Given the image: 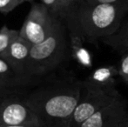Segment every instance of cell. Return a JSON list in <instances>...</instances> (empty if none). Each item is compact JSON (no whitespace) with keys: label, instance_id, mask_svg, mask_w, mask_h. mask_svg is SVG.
<instances>
[{"label":"cell","instance_id":"1","mask_svg":"<svg viewBox=\"0 0 128 127\" xmlns=\"http://www.w3.org/2000/svg\"><path fill=\"white\" fill-rule=\"evenodd\" d=\"M127 12L128 1L90 5L82 0L70 10L64 21L72 35L95 44L116 31Z\"/></svg>","mask_w":128,"mask_h":127},{"label":"cell","instance_id":"2","mask_svg":"<svg viewBox=\"0 0 128 127\" xmlns=\"http://www.w3.org/2000/svg\"><path fill=\"white\" fill-rule=\"evenodd\" d=\"M79 98L80 82H67L39 89L24 99L37 116L39 127H66Z\"/></svg>","mask_w":128,"mask_h":127},{"label":"cell","instance_id":"3","mask_svg":"<svg viewBox=\"0 0 128 127\" xmlns=\"http://www.w3.org/2000/svg\"><path fill=\"white\" fill-rule=\"evenodd\" d=\"M68 40L63 21L58 20L51 34L42 43L30 46L26 77H38L54 70L67 53Z\"/></svg>","mask_w":128,"mask_h":127},{"label":"cell","instance_id":"4","mask_svg":"<svg viewBox=\"0 0 128 127\" xmlns=\"http://www.w3.org/2000/svg\"><path fill=\"white\" fill-rule=\"evenodd\" d=\"M120 92L115 83L98 84L89 78L80 82V98L66 127H80L97 111L118 98Z\"/></svg>","mask_w":128,"mask_h":127},{"label":"cell","instance_id":"5","mask_svg":"<svg viewBox=\"0 0 128 127\" xmlns=\"http://www.w3.org/2000/svg\"><path fill=\"white\" fill-rule=\"evenodd\" d=\"M58 20L42 3H33L18 34L30 45L40 44L51 34Z\"/></svg>","mask_w":128,"mask_h":127},{"label":"cell","instance_id":"6","mask_svg":"<svg viewBox=\"0 0 128 127\" xmlns=\"http://www.w3.org/2000/svg\"><path fill=\"white\" fill-rule=\"evenodd\" d=\"M0 126L39 127V122L24 98L6 96L0 101Z\"/></svg>","mask_w":128,"mask_h":127},{"label":"cell","instance_id":"7","mask_svg":"<svg viewBox=\"0 0 128 127\" xmlns=\"http://www.w3.org/2000/svg\"><path fill=\"white\" fill-rule=\"evenodd\" d=\"M127 112L126 102L122 96L97 111L80 127H118Z\"/></svg>","mask_w":128,"mask_h":127},{"label":"cell","instance_id":"8","mask_svg":"<svg viewBox=\"0 0 128 127\" xmlns=\"http://www.w3.org/2000/svg\"><path fill=\"white\" fill-rule=\"evenodd\" d=\"M30 46L32 45L27 41L18 34L12 41L4 57L3 58L18 74L24 78H26L24 73L30 55Z\"/></svg>","mask_w":128,"mask_h":127},{"label":"cell","instance_id":"9","mask_svg":"<svg viewBox=\"0 0 128 127\" xmlns=\"http://www.w3.org/2000/svg\"><path fill=\"white\" fill-rule=\"evenodd\" d=\"M100 41L121 54L128 51V20L122 21L116 31Z\"/></svg>","mask_w":128,"mask_h":127},{"label":"cell","instance_id":"10","mask_svg":"<svg viewBox=\"0 0 128 127\" xmlns=\"http://www.w3.org/2000/svg\"><path fill=\"white\" fill-rule=\"evenodd\" d=\"M26 80L28 79L18 74L8 62L0 58V85L8 89L22 85Z\"/></svg>","mask_w":128,"mask_h":127},{"label":"cell","instance_id":"11","mask_svg":"<svg viewBox=\"0 0 128 127\" xmlns=\"http://www.w3.org/2000/svg\"><path fill=\"white\" fill-rule=\"evenodd\" d=\"M40 3L49 10L52 15L64 22L67 16V10L62 0H40Z\"/></svg>","mask_w":128,"mask_h":127},{"label":"cell","instance_id":"12","mask_svg":"<svg viewBox=\"0 0 128 127\" xmlns=\"http://www.w3.org/2000/svg\"><path fill=\"white\" fill-rule=\"evenodd\" d=\"M18 34V31L9 29L5 25L1 28L0 30V58H1L4 57L10 43Z\"/></svg>","mask_w":128,"mask_h":127},{"label":"cell","instance_id":"13","mask_svg":"<svg viewBox=\"0 0 128 127\" xmlns=\"http://www.w3.org/2000/svg\"><path fill=\"white\" fill-rule=\"evenodd\" d=\"M118 74L128 84V51L122 54L120 67L118 69Z\"/></svg>","mask_w":128,"mask_h":127},{"label":"cell","instance_id":"14","mask_svg":"<svg viewBox=\"0 0 128 127\" xmlns=\"http://www.w3.org/2000/svg\"><path fill=\"white\" fill-rule=\"evenodd\" d=\"M24 2L22 0H0V11L2 13H9Z\"/></svg>","mask_w":128,"mask_h":127},{"label":"cell","instance_id":"15","mask_svg":"<svg viewBox=\"0 0 128 127\" xmlns=\"http://www.w3.org/2000/svg\"><path fill=\"white\" fill-rule=\"evenodd\" d=\"M86 3L90 5H97V4H114V3H120L123 2H126L127 0H83Z\"/></svg>","mask_w":128,"mask_h":127},{"label":"cell","instance_id":"16","mask_svg":"<svg viewBox=\"0 0 128 127\" xmlns=\"http://www.w3.org/2000/svg\"><path fill=\"white\" fill-rule=\"evenodd\" d=\"M62 1H63V3H64V6H66V10H67V15H68L70 10H71V9L72 8L75 4H77L78 3L81 2L82 0H62Z\"/></svg>","mask_w":128,"mask_h":127},{"label":"cell","instance_id":"17","mask_svg":"<svg viewBox=\"0 0 128 127\" xmlns=\"http://www.w3.org/2000/svg\"><path fill=\"white\" fill-rule=\"evenodd\" d=\"M118 127H128V111L126 113V115L124 116V118L122 119V120L120 121Z\"/></svg>","mask_w":128,"mask_h":127},{"label":"cell","instance_id":"18","mask_svg":"<svg viewBox=\"0 0 128 127\" xmlns=\"http://www.w3.org/2000/svg\"><path fill=\"white\" fill-rule=\"evenodd\" d=\"M7 88H5L4 86H3V85H0V101H1L2 99H3L4 98H5L6 96L4 95V93L5 90H6Z\"/></svg>","mask_w":128,"mask_h":127},{"label":"cell","instance_id":"19","mask_svg":"<svg viewBox=\"0 0 128 127\" xmlns=\"http://www.w3.org/2000/svg\"><path fill=\"white\" fill-rule=\"evenodd\" d=\"M0 127H32L26 126H0Z\"/></svg>","mask_w":128,"mask_h":127},{"label":"cell","instance_id":"20","mask_svg":"<svg viewBox=\"0 0 128 127\" xmlns=\"http://www.w3.org/2000/svg\"><path fill=\"white\" fill-rule=\"evenodd\" d=\"M23 2H27V1H32V0H22Z\"/></svg>","mask_w":128,"mask_h":127},{"label":"cell","instance_id":"21","mask_svg":"<svg viewBox=\"0 0 128 127\" xmlns=\"http://www.w3.org/2000/svg\"><path fill=\"white\" fill-rule=\"evenodd\" d=\"M127 1H128V0H127Z\"/></svg>","mask_w":128,"mask_h":127}]
</instances>
